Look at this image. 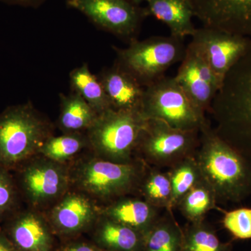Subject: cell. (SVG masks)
<instances>
[{
    "label": "cell",
    "mask_w": 251,
    "mask_h": 251,
    "mask_svg": "<svg viewBox=\"0 0 251 251\" xmlns=\"http://www.w3.org/2000/svg\"><path fill=\"white\" fill-rule=\"evenodd\" d=\"M216 134L251 160V43L211 103Z\"/></svg>",
    "instance_id": "6da1fadb"
},
{
    "label": "cell",
    "mask_w": 251,
    "mask_h": 251,
    "mask_svg": "<svg viewBox=\"0 0 251 251\" xmlns=\"http://www.w3.org/2000/svg\"><path fill=\"white\" fill-rule=\"evenodd\" d=\"M196 158L217 203H239L251 195V160L220 138L208 122L200 130Z\"/></svg>",
    "instance_id": "7a4b0ae2"
},
{
    "label": "cell",
    "mask_w": 251,
    "mask_h": 251,
    "mask_svg": "<svg viewBox=\"0 0 251 251\" xmlns=\"http://www.w3.org/2000/svg\"><path fill=\"white\" fill-rule=\"evenodd\" d=\"M50 129L30 103L5 109L0 113V167L10 171L23 166L39 153Z\"/></svg>",
    "instance_id": "3957f363"
},
{
    "label": "cell",
    "mask_w": 251,
    "mask_h": 251,
    "mask_svg": "<svg viewBox=\"0 0 251 251\" xmlns=\"http://www.w3.org/2000/svg\"><path fill=\"white\" fill-rule=\"evenodd\" d=\"M146 121L140 112L109 109L87 130L88 144L99 158L120 163L134 161Z\"/></svg>",
    "instance_id": "277c9868"
},
{
    "label": "cell",
    "mask_w": 251,
    "mask_h": 251,
    "mask_svg": "<svg viewBox=\"0 0 251 251\" xmlns=\"http://www.w3.org/2000/svg\"><path fill=\"white\" fill-rule=\"evenodd\" d=\"M186 49L182 39L172 35L135 39L126 49H116V63L146 87L165 76L172 65L181 62Z\"/></svg>",
    "instance_id": "5b68a950"
},
{
    "label": "cell",
    "mask_w": 251,
    "mask_h": 251,
    "mask_svg": "<svg viewBox=\"0 0 251 251\" xmlns=\"http://www.w3.org/2000/svg\"><path fill=\"white\" fill-rule=\"evenodd\" d=\"M148 167L139 158L120 163L97 157L81 163L74 178L82 191L99 199L113 202L138 191Z\"/></svg>",
    "instance_id": "8992f818"
},
{
    "label": "cell",
    "mask_w": 251,
    "mask_h": 251,
    "mask_svg": "<svg viewBox=\"0 0 251 251\" xmlns=\"http://www.w3.org/2000/svg\"><path fill=\"white\" fill-rule=\"evenodd\" d=\"M199 145L200 130L179 129L150 119L140 135L135 154L149 166L170 168L196 156Z\"/></svg>",
    "instance_id": "52a82bcc"
},
{
    "label": "cell",
    "mask_w": 251,
    "mask_h": 251,
    "mask_svg": "<svg viewBox=\"0 0 251 251\" xmlns=\"http://www.w3.org/2000/svg\"><path fill=\"white\" fill-rule=\"evenodd\" d=\"M141 114L146 120H161L182 130H201L207 122L175 77L166 75L145 87Z\"/></svg>",
    "instance_id": "ba28073f"
},
{
    "label": "cell",
    "mask_w": 251,
    "mask_h": 251,
    "mask_svg": "<svg viewBox=\"0 0 251 251\" xmlns=\"http://www.w3.org/2000/svg\"><path fill=\"white\" fill-rule=\"evenodd\" d=\"M67 3L100 29L131 41L148 16L145 9L128 0H67Z\"/></svg>",
    "instance_id": "9c48e42d"
},
{
    "label": "cell",
    "mask_w": 251,
    "mask_h": 251,
    "mask_svg": "<svg viewBox=\"0 0 251 251\" xmlns=\"http://www.w3.org/2000/svg\"><path fill=\"white\" fill-rule=\"evenodd\" d=\"M191 37V42L202 52L220 88L225 77L246 53L251 43V39L244 36L204 26L196 28Z\"/></svg>",
    "instance_id": "30bf717a"
},
{
    "label": "cell",
    "mask_w": 251,
    "mask_h": 251,
    "mask_svg": "<svg viewBox=\"0 0 251 251\" xmlns=\"http://www.w3.org/2000/svg\"><path fill=\"white\" fill-rule=\"evenodd\" d=\"M71 176L62 163L45 158L24 163L20 172L21 189L33 205L39 206L62 197Z\"/></svg>",
    "instance_id": "8fae6325"
},
{
    "label": "cell",
    "mask_w": 251,
    "mask_h": 251,
    "mask_svg": "<svg viewBox=\"0 0 251 251\" xmlns=\"http://www.w3.org/2000/svg\"><path fill=\"white\" fill-rule=\"evenodd\" d=\"M175 77L195 107L203 115L209 112L220 85L202 52L191 41Z\"/></svg>",
    "instance_id": "7c38bea8"
},
{
    "label": "cell",
    "mask_w": 251,
    "mask_h": 251,
    "mask_svg": "<svg viewBox=\"0 0 251 251\" xmlns=\"http://www.w3.org/2000/svg\"><path fill=\"white\" fill-rule=\"evenodd\" d=\"M203 26L251 39V0H188Z\"/></svg>",
    "instance_id": "4fadbf2b"
},
{
    "label": "cell",
    "mask_w": 251,
    "mask_h": 251,
    "mask_svg": "<svg viewBox=\"0 0 251 251\" xmlns=\"http://www.w3.org/2000/svg\"><path fill=\"white\" fill-rule=\"evenodd\" d=\"M2 230L18 251H52L50 229L36 213L25 211L13 216Z\"/></svg>",
    "instance_id": "5bb4252c"
},
{
    "label": "cell",
    "mask_w": 251,
    "mask_h": 251,
    "mask_svg": "<svg viewBox=\"0 0 251 251\" xmlns=\"http://www.w3.org/2000/svg\"><path fill=\"white\" fill-rule=\"evenodd\" d=\"M111 109L141 113L145 87L131 74L115 63L99 76Z\"/></svg>",
    "instance_id": "9a60e30c"
},
{
    "label": "cell",
    "mask_w": 251,
    "mask_h": 251,
    "mask_svg": "<svg viewBox=\"0 0 251 251\" xmlns=\"http://www.w3.org/2000/svg\"><path fill=\"white\" fill-rule=\"evenodd\" d=\"M98 211L88 198L79 193H69L62 197L50 214L52 227L59 233H77L93 224Z\"/></svg>",
    "instance_id": "2e32d148"
},
{
    "label": "cell",
    "mask_w": 251,
    "mask_h": 251,
    "mask_svg": "<svg viewBox=\"0 0 251 251\" xmlns=\"http://www.w3.org/2000/svg\"><path fill=\"white\" fill-rule=\"evenodd\" d=\"M162 211L143 198L125 196L113 201L104 208L100 215L125 225L144 234L161 216Z\"/></svg>",
    "instance_id": "e0dca14e"
},
{
    "label": "cell",
    "mask_w": 251,
    "mask_h": 251,
    "mask_svg": "<svg viewBox=\"0 0 251 251\" xmlns=\"http://www.w3.org/2000/svg\"><path fill=\"white\" fill-rule=\"evenodd\" d=\"M147 15L166 24L171 35L184 39L196 31L193 23V8L188 0H145Z\"/></svg>",
    "instance_id": "ac0fdd59"
},
{
    "label": "cell",
    "mask_w": 251,
    "mask_h": 251,
    "mask_svg": "<svg viewBox=\"0 0 251 251\" xmlns=\"http://www.w3.org/2000/svg\"><path fill=\"white\" fill-rule=\"evenodd\" d=\"M143 234L101 215L95 232L97 246L106 251H140Z\"/></svg>",
    "instance_id": "d6986e66"
},
{
    "label": "cell",
    "mask_w": 251,
    "mask_h": 251,
    "mask_svg": "<svg viewBox=\"0 0 251 251\" xmlns=\"http://www.w3.org/2000/svg\"><path fill=\"white\" fill-rule=\"evenodd\" d=\"M183 228L173 211L165 210L155 224L143 234L140 251H181Z\"/></svg>",
    "instance_id": "ffe728a7"
},
{
    "label": "cell",
    "mask_w": 251,
    "mask_h": 251,
    "mask_svg": "<svg viewBox=\"0 0 251 251\" xmlns=\"http://www.w3.org/2000/svg\"><path fill=\"white\" fill-rule=\"evenodd\" d=\"M98 114L78 94L73 92L61 97L58 124L64 133H80L94 125Z\"/></svg>",
    "instance_id": "44dd1931"
},
{
    "label": "cell",
    "mask_w": 251,
    "mask_h": 251,
    "mask_svg": "<svg viewBox=\"0 0 251 251\" xmlns=\"http://www.w3.org/2000/svg\"><path fill=\"white\" fill-rule=\"evenodd\" d=\"M70 82L74 92L80 95L98 115L111 109L101 82L87 64L70 73Z\"/></svg>",
    "instance_id": "7402d4cb"
},
{
    "label": "cell",
    "mask_w": 251,
    "mask_h": 251,
    "mask_svg": "<svg viewBox=\"0 0 251 251\" xmlns=\"http://www.w3.org/2000/svg\"><path fill=\"white\" fill-rule=\"evenodd\" d=\"M138 192L145 201L161 210L172 209V186L168 172L156 167H148Z\"/></svg>",
    "instance_id": "603a6c76"
},
{
    "label": "cell",
    "mask_w": 251,
    "mask_h": 251,
    "mask_svg": "<svg viewBox=\"0 0 251 251\" xmlns=\"http://www.w3.org/2000/svg\"><path fill=\"white\" fill-rule=\"evenodd\" d=\"M217 204L212 188L204 179L181 198L176 209L188 223H196L204 221L209 211L218 209Z\"/></svg>",
    "instance_id": "cb8c5ba5"
},
{
    "label": "cell",
    "mask_w": 251,
    "mask_h": 251,
    "mask_svg": "<svg viewBox=\"0 0 251 251\" xmlns=\"http://www.w3.org/2000/svg\"><path fill=\"white\" fill-rule=\"evenodd\" d=\"M232 247L231 243L221 242L205 220L188 223L183 228L181 251H232Z\"/></svg>",
    "instance_id": "d4e9b609"
},
{
    "label": "cell",
    "mask_w": 251,
    "mask_h": 251,
    "mask_svg": "<svg viewBox=\"0 0 251 251\" xmlns=\"http://www.w3.org/2000/svg\"><path fill=\"white\" fill-rule=\"evenodd\" d=\"M172 186V209L193 187L204 180L196 156L188 157L178 162L168 171Z\"/></svg>",
    "instance_id": "484cf974"
},
{
    "label": "cell",
    "mask_w": 251,
    "mask_h": 251,
    "mask_svg": "<svg viewBox=\"0 0 251 251\" xmlns=\"http://www.w3.org/2000/svg\"><path fill=\"white\" fill-rule=\"evenodd\" d=\"M87 144V136L80 133H64L57 137L51 135L41 146L39 153L48 159L62 163L77 154Z\"/></svg>",
    "instance_id": "4316f807"
},
{
    "label": "cell",
    "mask_w": 251,
    "mask_h": 251,
    "mask_svg": "<svg viewBox=\"0 0 251 251\" xmlns=\"http://www.w3.org/2000/svg\"><path fill=\"white\" fill-rule=\"evenodd\" d=\"M223 226L234 239H251V208L242 207L224 211Z\"/></svg>",
    "instance_id": "83f0119b"
},
{
    "label": "cell",
    "mask_w": 251,
    "mask_h": 251,
    "mask_svg": "<svg viewBox=\"0 0 251 251\" xmlns=\"http://www.w3.org/2000/svg\"><path fill=\"white\" fill-rule=\"evenodd\" d=\"M17 191L9 171L0 167V218L14 209Z\"/></svg>",
    "instance_id": "f1b7e54d"
},
{
    "label": "cell",
    "mask_w": 251,
    "mask_h": 251,
    "mask_svg": "<svg viewBox=\"0 0 251 251\" xmlns=\"http://www.w3.org/2000/svg\"><path fill=\"white\" fill-rule=\"evenodd\" d=\"M60 251H106L98 246H92L84 242L72 243L62 248Z\"/></svg>",
    "instance_id": "f546056e"
},
{
    "label": "cell",
    "mask_w": 251,
    "mask_h": 251,
    "mask_svg": "<svg viewBox=\"0 0 251 251\" xmlns=\"http://www.w3.org/2000/svg\"><path fill=\"white\" fill-rule=\"evenodd\" d=\"M3 2L15 6H24V7H37L44 2L45 0H1Z\"/></svg>",
    "instance_id": "4dcf8cb0"
},
{
    "label": "cell",
    "mask_w": 251,
    "mask_h": 251,
    "mask_svg": "<svg viewBox=\"0 0 251 251\" xmlns=\"http://www.w3.org/2000/svg\"><path fill=\"white\" fill-rule=\"evenodd\" d=\"M0 251H18L1 229H0Z\"/></svg>",
    "instance_id": "1f68e13d"
},
{
    "label": "cell",
    "mask_w": 251,
    "mask_h": 251,
    "mask_svg": "<svg viewBox=\"0 0 251 251\" xmlns=\"http://www.w3.org/2000/svg\"><path fill=\"white\" fill-rule=\"evenodd\" d=\"M128 1H129L130 2L133 3V4L138 6L140 3L143 2V1H145V0H128Z\"/></svg>",
    "instance_id": "d6a6232c"
}]
</instances>
